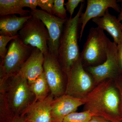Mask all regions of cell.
<instances>
[{
    "label": "cell",
    "instance_id": "1",
    "mask_svg": "<svg viewBox=\"0 0 122 122\" xmlns=\"http://www.w3.org/2000/svg\"><path fill=\"white\" fill-rule=\"evenodd\" d=\"M36 101L26 79L18 73L0 83V122L22 115Z\"/></svg>",
    "mask_w": 122,
    "mask_h": 122
},
{
    "label": "cell",
    "instance_id": "2",
    "mask_svg": "<svg viewBox=\"0 0 122 122\" xmlns=\"http://www.w3.org/2000/svg\"><path fill=\"white\" fill-rule=\"evenodd\" d=\"M115 83L107 79L96 85L84 99V111L112 122H122L121 96Z\"/></svg>",
    "mask_w": 122,
    "mask_h": 122
},
{
    "label": "cell",
    "instance_id": "3",
    "mask_svg": "<svg viewBox=\"0 0 122 122\" xmlns=\"http://www.w3.org/2000/svg\"><path fill=\"white\" fill-rule=\"evenodd\" d=\"M85 2L81 6L75 16L66 19L59 44L58 59L63 70L67 73L80 59L78 42L80 18L85 7Z\"/></svg>",
    "mask_w": 122,
    "mask_h": 122
},
{
    "label": "cell",
    "instance_id": "4",
    "mask_svg": "<svg viewBox=\"0 0 122 122\" xmlns=\"http://www.w3.org/2000/svg\"><path fill=\"white\" fill-rule=\"evenodd\" d=\"M110 41L102 29L98 26L90 29L80 54L84 68L96 66L106 61Z\"/></svg>",
    "mask_w": 122,
    "mask_h": 122
},
{
    "label": "cell",
    "instance_id": "5",
    "mask_svg": "<svg viewBox=\"0 0 122 122\" xmlns=\"http://www.w3.org/2000/svg\"><path fill=\"white\" fill-rule=\"evenodd\" d=\"M34 48L24 44L19 37L10 42L6 56L0 61V83L18 73Z\"/></svg>",
    "mask_w": 122,
    "mask_h": 122
},
{
    "label": "cell",
    "instance_id": "6",
    "mask_svg": "<svg viewBox=\"0 0 122 122\" xmlns=\"http://www.w3.org/2000/svg\"><path fill=\"white\" fill-rule=\"evenodd\" d=\"M66 74L65 94L84 99L96 86L93 77L83 67L81 58Z\"/></svg>",
    "mask_w": 122,
    "mask_h": 122
},
{
    "label": "cell",
    "instance_id": "7",
    "mask_svg": "<svg viewBox=\"0 0 122 122\" xmlns=\"http://www.w3.org/2000/svg\"><path fill=\"white\" fill-rule=\"evenodd\" d=\"M18 34L20 40L25 45L38 48L44 55L49 53V35L41 20L32 16L24 24Z\"/></svg>",
    "mask_w": 122,
    "mask_h": 122
},
{
    "label": "cell",
    "instance_id": "8",
    "mask_svg": "<svg viewBox=\"0 0 122 122\" xmlns=\"http://www.w3.org/2000/svg\"><path fill=\"white\" fill-rule=\"evenodd\" d=\"M44 56V72L51 94L54 98L60 97L65 94L67 74L61 67L57 57L49 52Z\"/></svg>",
    "mask_w": 122,
    "mask_h": 122
},
{
    "label": "cell",
    "instance_id": "9",
    "mask_svg": "<svg viewBox=\"0 0 122 122\" xmlns=\"http://www.w3.org/2000/svg\"><path fill=\"white\" fill-rule=\"evenodd\" d=\"M85 69L93 77L96 85L107 79L117 81L122 77L117 57V45L110 40L106 61L99 65Z\"/></svg>",
    "mask_w": 122,
    "mask_h": 122
},
{
    "label": "cell",
    "instance_id": "10",
    "mask_svg": "<svg viewBox=\"0 0 122 122\" xmlns=\"http://www.w3.org/2000/svg\"><path fill=\"white\" fill-rule=\"evenodd\" d=\"M30 11V15L41 20L45 25L49 35V52L58 57L60 39L66 19H61L42 10L36 9Z\"/></svg>",
    "mask_w": 122,
    "mask_h": 122
},
{
    "label": "cell",
    "instance_id": "11",
    "mask_svg": "<svg viewBox=\"0 0 122 122\" xmlns=\"http://www.w3.org/2000/svg\"><path fill=\"white\" fill-rule=\"evenodd\" d=\"M116 0H87L86 11L80 18L81 24L79 40L81 41L84 29L87 22L95 18L101 17L109 8H111L119 13L120 9Z\"/></svg>",
    "mask_w": 122,
    "mask_h": 122
},
{
    "label": "cell",
    "instance_id": "12",
    "mask_svg": "<svg viewBox=\"0 0 122 122\" xmlns=\"http://www.w3.org/2000/svg\"><path fill=\"white\" fill-rule=\"evenodd\" d=\"M85 104L84 99L64 94L54 99L51 105L52 122H62L68 115Z\"/></svg>",
    "mask_w": 122,
    "mask_h": 122
},
{
    "label": "cell",
    "instance_id": "13",
    "mask_svg": "<svg viewBox=\"0 0 122 122\" xmlns=\"http://www.w3.org/2000/svg\"><path fill=\"white\" fill-rule=\"evenodd\" d=\"M54 98L50 94L43 100L34 102L21 115L25 122H52L51 105Z\"/></svg>",
    "mask_w": 122,
    "mask_h": 122
},
{
    "label": "cell",
    "instance_id": "14",
    "mask_svg": "<svg viewBox=\"0 0 122 122\" xmlns=\"http://www.w3.org/2000/svg\"><path fill=\"white\" fill-rule=\"evenodd\" d=\"M44 59L45 56L42 52L38 48H34L18 72L26 79L29 85L44 73Z\"/></svg>",
    "mask_w": 122,
    "mask_h": 122
},
{
    "label": "cell",
    "instance_id": "15",
    "mask_svg": "<svg viewBox=\"0 0 122 122\" xmlns=\"http://www.w3.org/2000/svg\"><path fill=\"white\" fill-rule=\"evenodd\" d=\"M92 20L99 28L108 32L113 37L114 42L116 45L122 42V24L115 16L110 13L109 9L103 16L94 18Z\"/></svg>",
    "mask_w": 122,
    "mask_h": 122
},
{
    "label": "cell",
    "instance_id": "16",
    "mask_svg": "<svg viewBox=\"0 0 122 122\" xmlns=\"http://www.w3.org/2000/svg\"><path fill=\"white\" fill-rule=\"evenodd\" d=\"M32 16L18 17L15 15L0 17V35L12 37L18 34L24 24Z\"/></svg>",
    "mask_w": 122,
    "mask_h": 122
},
{
    "label": "cell",
    "instance_id": "17",
    "mask_svg": "<svg viewBox=\"0 0 122 122\" xmlns=\"http://www.w3.org/2000/svg\"><path fill=\"white\" fill-rule=\"evenodd\" d=\"M30 11L23 9L20 0H0V16L19 14L21 17L30 15Z\"/></svg>",
    "mask_w": 122,
    "mask_h": 122
},
{
    "label": "cell",
    "instance_id": "18",
    "mask_svg": "<svg viewBox=\"0 0 122 122\" xmlns=\"http://www.w3.org/2000/svg\"><path fill=\"white\" fill-rule=\"evenodd\" d=\"M29 86L30 90L35 95L36 101L43 100L51 94L44 72Z\"/></svg>",
    "mask_w": 122,
    "mask_h": 122
},
{
    "label": "cell",
    "instance_id": "19",
    "mask_svg": "<svg viewBox=\"0 0 122 122\" xmlns=\"http://www.w3.org/2000/svg\"><path fill=\"white\" fill-rule=\"evenodd\" d=\"M94 116L89 111L74 112L68 115L62 122H88Z\"/></svg>",
    "mask_w": 122,
    "mask_h": 122
},
{
    "label": "cell",
    "instance_id": "20",
    "mask_svg": "<svg viewBox=\"0 0 122 122\" xmlns=\"http://www.w3.org/2000/svg\"><path fill=\"white\" fill-rule=\"evenodd\" d=\"M65 2V0H54L53 10V15L62 20L68 18Z\"/></svg>",
    "mask_w": 122,
    "mask_h": 122
},
{
    "label": "cell",
    "instance_id": "21",
    "mask_svg": "<svg viewBox=\"0 0 122 122\" xmlns=\"http://www.w3.org/2000/svg\"><path fill=\"white\" fill-rule=\"evenodd\" d=\"M19 37L18 34L12 37L0 35V56L1 60L4 59L7 54L8 51L7 46L9 42Z\"/></svg>",
    "mask_w": 122,
    "mask_h": 122
},
{
    "label": "cell",
    "instance_id": "22",
    "mask_svg": "<svg viewBox=\"0 0 122 122\" xmlns=\"http://www.w3.org/2000/svg\"><path fill=\"white\" fill-rule=\"evenodd\" d=\"M54 0H38V6L41 10L53 14Z\"/></svg>",
    "mask_w": 122,
    "mask_h": 122
},
{
    "label": "cell",
    "instance_id": "23",
    "mask_svg": "<svg viewBox=\"0 0 122 122\" xmlns=\"http://www.w3.org/2000/svg\"><path fill=\"white\" fill-rule=\"evenodd\" d=\"M84 2H85V0H68L67 2L65 4L66 11L70 15V18H72L75 10L79 4Z\"/></svg>",
    "mask_w": 122,
    "mask_h": 122
},
{
    "label": "cell",
    "instance_id": "24",
    "mask_svg": "<svg viewBox=\"0 0 122 122\" xmlns=\"http://www.w3.org/2000/svg\"><path fill=\"white\" fill-rule=\"evenodd\" d=\"M21 4L23 8L28 7L31 10H34L38 6V0H20Z\"/></svg>",
    "mask_w": 122,
    "mask_h": 122
},
{
    "label": "cell",
    "instance_id": "25",
    "mask_svg": "<svg viewBox=\"0 0 122 122\" xmlns=\"http://www.w3.org/2000/svg\"><path fill=\"white\" fill-rule=\"evenodd\" d=\"M117 57L122 77V42L117 45Z\"/></svg>",
    "mask_w": 122,
    "mask_h": 122
},
{
    "label": "cell",
    "instance_id": "26",
    "mask_svg": "<svg viewBox=\"0 0 122 122\" xmlns=\"http://www.w3.org/2000/svg\"><path fill=\"white\" fill-rule=\"evenodd\" d=\"M88 122H112L100 116H93Z\"/></svg>",
    "mask_w": 122,
    "mask_h": 122
},
{
    "label": "cell",
    "instance_id": "27",
    "mask_svg": "<svg viewBox=\"0 0 122 122\" xmlns=\"http://www.w3.org/2000/svg\"><path fill=\"white\" fill-rule=\"evenodd\" d=\"M5 122H25V119L23 116H20Z\"/></svg>",
    "mask_w": 122,
    "mask_h": 122
},
{
    "label": "cell",
    "instance_id": "28",
    "mask_svg": "<svg viewBox=\"0 0 122 122\" xmlns=\"http://www.w3.org/2000/svg\"><path fill=\"white\" fill-rule=\"evenodd\" d=\"M121 5H122V7H121V8L120 9V12L117 18L118 20L120 22L122 21V3Z\"/></svg>",
    "mask_w": 122,
    "mask_h": 122
},
{
    "label": "cell",
    "instance_id": "29",
    "mask_svg": "<svg viewBox=\"0 0 122 122\" xmlns=\"http://www.w3.org/2000/svg\"><path fill=\"white\" fill-rule=\"evenodd\" d=\"M121 100H122V106H121V107H122V96H121Z\"/></svg>",
    "mask_w": 122,
    "mask_h": 122
},
{
    "label": "cell",
    "instance_id": "30",
    "mask_svg": "<svg viewBox=\"0 0 122 122\" xmlns=\"http://www.w3.org/2000/svg\"><path fill=\"white\" fill-rule=\"evenodd\" d=\"M121 28L122 29V25H121Z\"/></svg>",
    "mask_w": 122,
    "mask_h": 122
},
{
    "label": "cell",
    "instance_id": "31",
    "mask_svg": "<svg viewBox=\"0 0 122 122\" xmlns=\"http://www.w3.org/2000/svg\"></svg>",
    "mask_w": 122,
    "mask_h": 122
}]
</instances>
